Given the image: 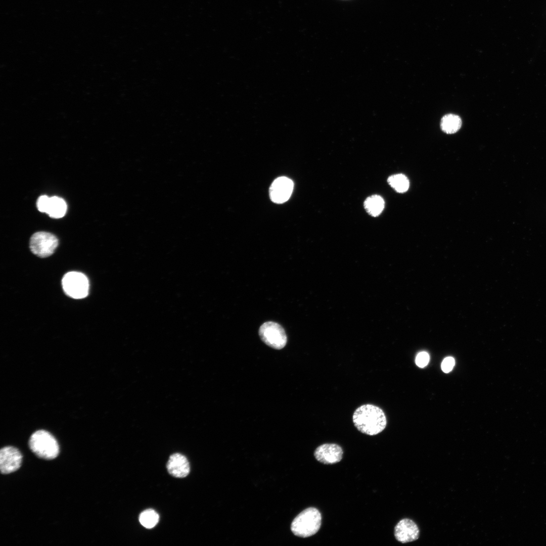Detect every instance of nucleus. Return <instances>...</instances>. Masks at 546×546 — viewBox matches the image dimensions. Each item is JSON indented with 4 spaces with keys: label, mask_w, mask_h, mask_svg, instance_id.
<instances>
[{
    "label": "nucleus",
    "mask_w": 546,
    "mask_h": 546,
    "mask_svg": "<svg viewBox=\"0 0 546 546\" xmlns=\"http://www.w3.org/2000/svg\"><path fill=\"white\" fill-rule=\"evenodd\" d=\"M352 419L355 427L361 433L369 435H375L381 432L387 424L383 411L371 404L358 407L354 411Z\"/></svg>",
    "instance_id": "f257e3e1"
},
{
    "label": "nucleus",
    "mask_w": 546,
    "mask_h": 546,
    "mask_svg": "<svg viewBox=\"0 0 546 546\" xmlns=\"http://www.w3.org/2000/svg\"><path fill=\"white\" fill-rule=\"evenodd\" d=\"M322 516L319 511L313 507L306 509L293 520L291 529L293 533L300 537H308L315 534L321 525Z\"/></svg>",
    "instance_id": "f03ea898"
},
{
    "label": "nucleus",
    "mask_w": 546,
    "mask_h": 546,
    "mask_svg": "<svg viewBox=\"0 0 546 546\" xmlns=\"http://www.w3.org/2000/svg\"><path fill=\"white\" fill-rule=\"evenodd\" d=\"M29 446L35 455L46 460L54 459L59 453V446L56 439L44 430H37L31 435Z\"/></svg>",
    "instance_id": "7ed1b4c3"
},
{
    "label": "nucleus",
    "mask_w": 546,
    "mask_h": 546,
    "mask_svg": "<svg viewBox=\"0 0 546 546\" xmlns=\"http://www.w3.org/2000/svg\"><path fill=\"white\" fill-rule=\"evenodd\" d=\"M63 289L65 294L74 299H81L88 294L89 282L83 274L71 271L64 275L62 279Z\"/></svg>",
    "instance_id": "20e7f679"
},
{
    "label": "nucleus",
    "mask_w": 546,
    "mask_h": 546,
    "mask_svg": "<svg viewBox=\"0 0 546 546\" xmlns=\"http://www.w3.org/2000/svg\"><path fill=\"white\" fill-rule=\"evenodd\" d=\"M58 243V239L54 235L46 232H38L31 237L29 247L34 254L44 258L54 252Z\"/></svg>",
    "instance_id": "39448f33"
},
{
    "label": "nucleus",
    "mask_w": 546,
    "mask_h": 546,
    "mask_svg": "<svg viewBox=\"0 0 546 546\" xmlns=\"http://www.w3.org/2000/svg\"><path fill=\"white\" fill-rule=\"evenodd\" d=\"M259 335L264 343L276 349L284 348L287 343L285 330L280 325L274 322L263 323L260 327Z\"/></svg>",
    "instance_id": "423d86ee"
},
{
    "label": "nucleus",
    "mask_w": 546,
    "mask_h": 546,
    "mask_svg": "<svg viewBox=\"0 0 546 546\" xmlns=\"http://www.w3.org/2000/svg\"><path fill=\"white\" fill-rule=\"evenodd\" d=\"M22 456L19 450L13 446H6L0 451V469L2 474L14 472L21 466Z\"/></svg>",
    "instance_id": "0eeeda50"
},
{
    "label": "nucleus",
    "mask_w": 546,
    "mask_h": 546,
    "mask_svg": "<svg viewBox=\"0 0 546 546\" xmlns=\"http://www.w3.org/2000/svg\"><path fill=\"white\" fill-rule=\"evenodd\" d=\"M293 189V183L290 178L282 176L276 178L269 188V196L271 201L280 204L287 201L290 197Z\"/></svg>",
    "instance_id": "6e6552de"
},
{
    "label": "nucleus",
    "mask_w": 546,
    "mask_h": 546,
    "mask_svg": "<svg viewBox=\"0 0 546 546\" xmlns=\"http://www.w3.org/2000/svg\"><path fill=\"white\" fill-rule=\"evenodd\" d=\"M343 453L342 448L338 444L326 443L316 448L314 454L318 462L329 465L339 462L342 458Z\"/></svg>",
    "instance_id": "1a4fd4ad"
},
{
    "label": "nucleus",
    "mask_w": 546,
    "mask_h": 546,
    "mask_svg": "<svg viewBox=\"0 0 546 546\" xmlns=\"http://www.w3.org/2000/svg\"><path fill=\"white\" fill-rule=\"evenodd\" d=\"M419 529L417 524L409 519L401 520L394 528L395 538L401 543H406L417 540L419 538Z\"/></svg>",
    "instance_id": "9d476101"
},
{
    "label": "nucleus",
    "mask_w": 546,
    "mask_h": 546,
    "mask_svg": "<svg viewBox=\"0 0 546 546\" xmlns=\"http://www.w3.org/2000/svg\"><path fill=\"white\" fill-rule=\"evenodd\" d=\"M168 473L176 478L186 477L190 472V464L184 455L175 453L171 455L167 463Z\"/></svg>",
    "instance_id": "9b49d317"
},
{
    "label": "nucleus",
    "mask_w": 546,
    "mask_h": 546,
    "mask_svg": "<svg viewBox=\"0 0 546 546\" xmlns=\"http://www.w3.org/2000/svg\"><path fill=\"white\" fill-rule=\"evenodd\" d=\"M67 210L65 201L61 198L54 196L50 198L47 213L50 217L59 218L63 217Z\"/></svg>",
    "instance_id": "f8f14e48"
},
{
    "label": "nucleus",
    "mask_w": 546,
    "mask_h": 546,
    "mask_svg": "<svg viewBox=\"0 0 546 546\" xmlns=\"http://www.w3.org/2000/svg\"><path fill=\"white\" fill-rule=\"evenodd\" d=\"M462 125L460 117L455 114H448L444 116L441 120V129L447 133H453L458 131Z\"/></svg>",
    "instance_id": "ddd939ff"
},
{
    "label": "nucleus",
    "mask_w": 546,
    "mask_h": 546,
    "mask_svg": "<svg viewBox=\"0 0 546 546\" xmlns=\"http://www.w3.org/2000/svg\"><path fill=\"white\" fill-rule=\"evenodd\" d=\"M367 211L373 216L381 214L384 207V201L379 195H373L368 197L364 202Z\"/></svg>",
    "instance_id": "4468645a"
},
{
    "label": "nucleus",
    "mask_w": 546,
    "mask_h": 546,
    "mask_svg": "<svg viewBox=\"0 0 546 546\" xmlns=\"http://www.w3.org/2000/svg\"><path fill=\"white\" fill-rule=\"evenodd\" d=\"M388 183L396 192L401 193L407 191L410 186L408 178L402 174H396L389 176Z\"/></svg>",
    "instance_id": "2eb2a0df"
},
{
    "label": "nucleus",
    "mask_w": 546,
    "mask_h": 546,
    "mask_svg": "<svg viewBox=\"0 0 546 546\" xmlns=\"http://www.w3.org/2000/svg\"><path fill=\"white\" fill-rule=\"evenodd\" d=\"M159 518V515L156 511L152 509H148L140 514L139 521L144 527L150 529L158 523Z\"/></svg>",
    "instance_id": "dca6fc26"
},
{
    "label": "nucleus",
    "mask_w": 546,
    "mask_h": 546,
    "mask_svg": "<svg viewBox=\"0 0 546 546\" xmlns=\"http://www.w3.org/2000/svg\"><path fill=\"white\" fill-rule=\"evenodd\" d=\"M49 201L50 198L46 195L41 196L38 198L36 204L40 212H47Z\"/></svg>",
    "instance_id": "f3484780"
},
{
    "label": "nucleus",
    "mask_w": 546,
    "mask_h": 546,
    "mask_svg": "<svg viewBox=\"0 0 546 546\" xmlns=\"http://www.w3.org/2000/svg\"><path fill=\"white\" fill-rule=\"evenodd\" d=\"M429 361V355L425 351H422L418 354L416 358V363L420 368H424L427 365Z\"/></svg>",
    "instance_id": "a211bd4d"
},
{
    "label": "nucleus",
    "mask_w": 546,
    "mask_h": 546,
    "mask_svg": "<svg viewBox=\"0 0 546 546\" xmlns=\"http://www.w3.org/2000/svg\"><path fill=\"white\" fill-rule=\"evenodd\" d=\"M455 363L454 359L452 357L445 358L441 363V369L444 373H449L453 368Z\"/></svg>",
    "instance_id": "6ab92c4d"
}]
</instances>
